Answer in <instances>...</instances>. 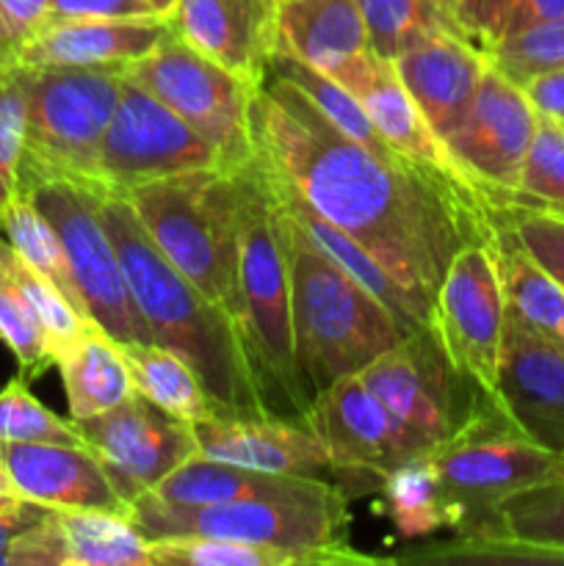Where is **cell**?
Masks as SVG:
<instances>
[{"mask_svg":"<svg viewBox=\"0 0 564 566\" xmlns=\"http://www.w3.org/2000/svg\"><path fill=\"white\" fill-rule=\"evenodd\" d=\"M556 17H564V0H520L506 33L525 25H534V22L542 20H556ZM506 33H503V36H506Z\"/></svg>","mask_w":564,"mask_h":566,"instance_id":"c3c4849f","label":"cell"},{"mask_svg":"<svg viewBox=\"0 0 564 566\" xmlns=\"http://www.w3.org/2000/svg\"><path fill=\"white\" fill-rule=\"evenodd\" d=\"M48 512L50 509L36 506L33 512H28V514H17V517H0V545H9V542H14L22 531H28L31 525H36Z\"/></svg>","mask_w":564,"mask_h":566,"instance_id":"681fc988","label":"cell"},{"mask_svg":"<svg viewBox=\"0 0 564 566\" xmlns=\"http://www.w3.org/2000/svg\"><path fill=\"white\" fill-rule=\"evenodd\" d=\"M202 457L269 475L337 481L335 468L307 423L265 415H208L194 423Z\"/></svg>","mask_w":564,"mask_h":566,"instance_id":"d6986e66","label":"cell"},{"mask_svg":"<svg viewBox=\"0 0 564 566\" xmlns=\"http://www.w3.org/2000/svg\"><path fill=\"white\" fill-rule=\"evenodd\" d=\"M357 97L359 103H363L365 114H368L370 122H374L376 133L385 138L387 147L401 153L404 158L418 160V164L424 166H431V169L442 171V175H448L451 180L462 182L464 188L476 191V186L468 180L462 166L453 160L446 138L437 136L435 127L426 122V116L420 114L418 105L412 103L407 88L401 86V81H398L390 61H382L379 70H376L374 75L359 86Z\"/></svg>","mask_w":564,"mask_h":566,"instance_id":"484cf974","label":"cell"},{"mask_svg":"<svg viewBox=\"0 0 564 566\" xmlns=\"http://www.w3.org/2000/svg\"><path fill=\"white\" fill-rule=\"evenodd\" d=\"M562 464H564V453H562Z\"/></svg>","mask_w":564,"mask_h":566,"instance_id":"db71d44e","label":"cell"},{"mask_svg":"<svg viewBox=\"0 0 564 566\" xmlns=\"http://www.w3.org/2000/svg\"><path fill=\"white\" fill-rule=\"evenodd\" d=\"M0 462L25 501L44 509H105L127 517L125 501L86 446L0 442Z\"/></svg>","mask_w":564,"mask_h":566,"instance_id":"603a6c76","label":"cell"},{"mask_svg":"<svg viewBox=\"0 0 564 566\" xmlns=\"http://www.w3.org/2000/svg\"><path fill=\"white\" fill-rule=\"evenodd\" d=\"M490 216L492 221L506 227L514 241L564 285V216L520 208V205H501L492 208Z\"/></svg>","mask_w":564,"mask_h":566,"instance_id":"b9f144b4","label":"cell"},{"mask_svg":"<svg viewBox=\"0 0 564 566\" xmlns=\"http://www.w3.org/2000/svg\"><path fill=\"white\" fill-rule=\"evenodd\" d=\"M324 484H332V481L258 473V470L238 468V464H227L197 453L186 464H180L175 473L166 475L149 495L166 503L202 506V503L243 501V497L299 495V492H313Z\"/></svg>","mask_w":564,"mask_h":566,"instance_id":"4dcf8cb0","label":"cell"},{"mask_svg":"<svg viewBox=\"0 0 564 566\" xmlns=\"http://www.w3.org/2000/svg\"><path fill=\"white\" fill-rule=\"evenodd\" d=\"M503 205L564 216V122L540 116L523 171H520L518 191Z\"/></svg>","mask_w":564,"mask_h":566,"instance_id":"74e56055","label":"cell"},{"mask_svg":"<svg viewBox=\"0 0 564 566\" xmlns=\"http://www.w3.org/2000/svg\"><path fill=\"white\" fill-rule=\"evenodd\" d=\"M518 6L520 0H459L453 20L470 42L487 50L506 33Z\"/></svg>","mask_w":564,"mask_h":566,"instance_id":"f6af8a7d","label":"cell"},{"mask_svg":"<svg viewBox=\"0 0 564 566\" xmlns=\"http://www.w3.org/2000/svg\"><path fill=\"white\" fill-rule=\"evenodd\" d=\"M429 459L453 514V534L484 531L514 492L564 475L562 453L529 440L501 401L481 409Z\"/></svg>","mask_w":564,"mask_h":566,"instance_id":"9c48e42d","label":"cell"},{"mask_svg":"<svg viewBox=\"0 0 564 566\" xmlns=\"http://www.w3.org/2000/svg\"><path fill=\"white\" fill-rule=\"evenodd\" d=\"M158 252L241 326L238 293V169L164 177L127 193Z\"/></svg>","mask_w":564,"mask_h":566,"instance_id":"5b68a950","label":"cell"},{"mask_svg":"<svg viewBox=\"0 0 564 566\" xmlns=\"http://www.w3.org/2000/svg\"><path fill=\"white\" fill-rule=\"evenodd\" d=\"M393 418L404 457H429L481 409L501 401L451 363L435 326L426 324L359 370Z\"/></svg>","mask_w":564,"mask_h":566,"instance_id":"ba28073f","label":"cell"},{"mask_svg":"<svg viewBox=\"0 0 564 566\" xmlns=\"http://www.w3.org/2000/svg\"><path fill=\"white\" fill-rule=\"evenodd\" d=\"M166 17L44 22L14 66H130L169 33ZM11 66V70H14Z\"/></svg>","mask_w":564,"mask_h":566,"instance_id":"cb8c5ba5","label":"cell"},{"mask_svg":"<svg viewBox=\"0 0 564 566\" xmlns=\"http://www.w3.org/2000/svg\"><path fill=\"white\" fill-rule=\"evenodd\" d=\"M498 398L529 440L564 453V348L506 315Z\"/></svg>","mask_w":564,"mask_h":566,"instance_id":"44dd1931","label":"cell"},{"mask_svg":"<svg viewBox=\"0 0 564 566\" xmlns=\"http://www.w3.org/2000/svg\"><path fill=\"white\" fill-rule=\"evenodd\" d=\"M390 64L437 136L448 138L468 116L490 61L464 33L435 31L401 50Z\"/></svg>","mask_w":564,"mask_h":566,"instance_id":"7402d4cb","label":"cell"},{"mask_svg":"<svg viewBox=\"0 0 564 566\" xmlns=\"http://www.w3.org/2000/svg\"><path fill=\"white\" fill-rule=\"evenodd\" d=\"M357 3L368 28L370 48L382 61H393L426 33L459 31L453 17L431 0H357Z\"/></svg>","mask_w":564,"mask_h":566,"instance_id":"8d00e7d4","label":"cell"},{"mask_svg":"<svg viewBox=\"0 0 564 566\" xmlns=\"http://www.w3.org/2000/svg\"><path fill=\"white\" fill-rule=\"evenodd\" d=\"M20 193H28L59 232L88 318L119 343H153L105 230L103 199L108 193L72 180H39Z\"/></svg>","mask_w":564,"mask_h":566,"instance_id":"30bf717a","label":"cell"},{"mask_svg":"<svg viewBox=\"0 0 564 566\" xmlns=\"http://www.w3.org/2000/svg\"><path fill=\"white\" fill-rule=\"evenodd\" d=\"M531 105L540 116L564 122V70H551L523 83Z\"/></svg>","mask_w":564,"mask_h":566,"instance_id":"7dc6e473","label":"cell"},{"mask_svg":"<svg viewBox=\"0 0 564 566\" xmlns=\"http://www.w3.org/2000/svg\"><path fill=\"white\" fill-rule=\"evenodd\" d=\"M238 293L241 335L252 368L254 392L265 418L304 423L310 401L302 390L293 354L291 269L288 238L276 199L258 160L238 166Z\"/></svg>","mask_w":564,"mask_h":566,"instance_id":"3957f363","label":"cell"},{"mask_svg":"<svg viewBox=\"0 0 564 566\" xmlns=\"http://www.w3.org/2000/svg\"><path fill=\"white\" fill-rule=\"evenodd\" d=\"M274 53L326 72L354 94L382 64L357 0H276Z\"/></svg>","mask_w":564,"mask_h":566,"instance_id":"ac0fdd59","label":"cell"},{"mask_svg":"<svg viewBox=\"0 0 564 566\" xmlns=\"http://www.w3.org/2000/svg\"><path fill=\"white\" fill-rule=\"evenodd\" d=\"M0 232H3L6 241L14 247V252L33 271L48 276L70 298L72 307H77L88 318L86 304H83L81 293H77L75 276H72L70 260H66L64 243H61L55 227L44 219V213L33 205V199L28 193H20V197L11 199L9 208L0 213Z\"/></svg>","mask_w":564,"mask_h":566,"instance_id":"836d02e7","label":"cell"},{"mask_svg":"<svg viewBox=\"0 0 564 566\" xmlns=\"http://www.w3.org/2000/svg\"><path fill=\"white\" fill-rule=\"evenodd\" d=\"M260 171H263L265 180H269V188H271V193H274V199H276V205H280L282 213H285L288 219H291L293 224H296L299 230H302L304 235L313 241L315 249H321V252H324L332 263L341 265V269L346 271L352 280H357L359 285H363L365 291L376 298V302L385 304V307L393 313V318L401 324V329L407 332V335L409 332L418 329V326L431 324V315L426 313L418 302H415L412 293H409L401 282L393 280V276L387 274V271L382 269V265L376 263V260L370 258V254L365 252L357 241H354V238H348L346 232L337 230L332 221H326L324 216L315 213V210L310 208V205H304L302 199L291 191V188L282 186L276 177H271L263 166H260Z\"/></svg>","mask_w":564,"mask_h":566,"instance_id":"d4e9b609","label":"cell"},{"mask_svg":"<svg viewBox=\"0 0 564 566\" xmlns=\"http://www.w3.org/2000/svg\"><path fill=\"white\" fill-rule=\"evenodd\" d=\"M50 0H0V72L11 70L28 39L44 25Z\"/></svg>","mask_w":564,"mask_h":566,"instance_id":"ee69618b","label":"cell"},{"mask_svg":"<svg viewBox=\"0 0 564 566\" xmlns=\"http://www.w3.org/2000/svg\"><path fill=\"white\" fill-rule=\"evenodd\" d=\"M119 346L130 370L133 390L149 403L191 426L216 412L202 379L180 354L158 343H119Z\"/></svg>","mask_w":564,"mask_h":566,"instance_id":"1f68e13d","label":"cell"},{"mask_svg":"<svg viewBox=\"0 0 564 566\" xmlns=\"http://www.w3.org/2000/svg\"><path fill=\"white\" fill-rule=\"evenodd\" d=\"M199 169H224L221 155L127 75L100 147L97 186L108 197H127L147 182Z\"/></svg>","mask_w":564,"mask_h":566,"instance_id":"7c38bea8","label":"cell"},{"mask_svg":"<svg viewBox=\"0 0 564 566\" xmlns=\"http://www.w3.org/2000/svg\"><path fill=\"white\" fill-rule=\"evenodd\" d=\"M25 158V94L17 70L0 72V213L20 197Z\"/></svg>","mask_w":564,"mask_h":566,"instance_id":"7bdbcfd3","label":"cell"},{"mask_svg":"<svg viewBox=\"0 0 564 566\" xmlns=\"http://www.w3.org/2000/svg\"><path fill=\"white\" fill-rule=\"evenodd\" d=\"M0 492H17L14 484H11V479H9V470L3 468V462H0ZM17 495H20V492H17Z\"/></svg>","mask_w":564,"mask_h":566,"instance_id":"816d5d0a","label":"cell"},{"mask_svg":"<svg viewBox=\"0 0 564 566\" xmlns=\"http://www.w3.org/2000/svg\"><path fill=\"white\" fill-rule=\"evenodd\" d=\"M282 221L291 269L293 354L302 390L313 403L337 379L368 368L407 332L385 304L315 249L285 213Z\"/></svg>","mask_w":564,"mask_h":566,"instance_id":"277c9868","label":"cell"},{"mask_svg":"<svg viewBox=\"0 0 564 566\" xmlns=\"http://www.w3.org/2000/svg\"><path fill=\"white\" fill-rule=\"evenodd\" d=\"M0 442H66L83 446L72 420L44 407L22 376L0 387Z\"/></svg>","mask_w":564,"mask_h":566,"instance_id":"ab89813d","label":"cell"},{"mask_svg":"<svg viewBox=\"0 0 564 566\" xmlns=\"http://www.w3.org/2000/svg\"><path fill=\"white\" fill-rule=\"evenodd\" d=\"M55 368L64 381L70 420H86L108 412L136 392L119 340H114L97 324L83 329L55 357Z\"/></svg>","mask_w":564,"mask_h":566,"instance_id":"4316f807","label":"cell"},{"mask_svg":"<svg viewBox=\"0 0 564 566\" xmlns=\"http://www.w3.org/2000/svg\"><path fill=\"white\" fill-rule=\"evenodd\" d=\"M147 3L153 6V9L158 11L160 17H166V14H169V11H171V6L177 3V0H147Z\"/></svg>","mask_w":564,"mask_h":566,"instance_id":"f907efd6","label":"cell"},{"mask_svg":"<svg viewBox=\"0 0 564 566\" xmlns=\"http://www.w3.org/2000/svg\"><path fill=\"white\" fill-rule=\"evenodd\" d=\"M492 227L506 315L542 340L564 348V285L514 241L506 227L498 221H492Z\"/></svg>","mask_w":564,"mask_h":566,"instance_id":"f546056e","label":"cell"},{"mask_svg":"<svg viewBox=\"0 0 564 566\" xmlns=\"http://www.w3.org/2000/svg\"><path fill=\"white\" fill-rule=\"evenodd\" d=\"M0 343L17 359V368L25 381L36 379L48 368H55L42 326L33 318L31 307L3 269H0Z\"/></svg>","mask_w":564,"mask_h":566,"instance_id":"60d3db41","label":"cell"},{"mask_svg":"<svg viewBox=\"0 0 564 566\" xmlns=\"http://www.w3.org/2000/svg\"><path fill=\"white\" fill-rule=\"evenodd\" d=\"M536 125L540 114L525 88L498 66L487 64L468 116L446 144L490 208H498L518 191Z\"/></svg>","mask_w":564,"mask_h":566,"instance_id":"9a60e30c","label":"cell"},{"mask_svg":"<svg viewBox=\"0 0 564 566\" xmlns=\"http://www.w3.org/2000/svg\"><path fill=\"white\" fill-rule=\"evenodd\" d=\"M431 3H435V6H440V9L446 11V14H451V17H453V11H457L459 0H431ZM453 22H457V20H453Z\"/></svg>","mask_w":564,"mask_h":566,"instance_id":"f5cc1de1","label":"cell"},{"mask_svg":"<svg viewBox=\"0 0 564 566\" xmlns=\"http://www.w3.org/2000/svg\"><path fill=\"white\" fill-rule=\"evenodd\" d=\"M72 423L125 506L149 495L166 475L199 453L194 426L171 418L138 392L108 412Z\"/></svg>","mask_w":564,"mask_h":566,"instance_id":"5bb4252c","label":"cell"},{"mask_svg":"<svg viewBox=\"0 0 564 566\" xmlns=\"http://www.w3.org/2000/svg\"><path fill=\"white\" fill-rule=\"evenodd\" d=\"M348 501L352 497L337 484H324L299 495L243 497L202 506H182L144 495L127 506V520L147 542L164 536H213L291 551H321L346 547V531L352 523Z\"/></svg>","mask_w":564,"mask_h":566,"instance_id":"52a82bcc","label":"cell"},{"mask_svg":"<svg viewBox=\"0 0 564 566\" xmlns=\"http://www.w3.org/2000/svg\"><path fill=\"white\" fill-rule=\"evenodd\" d=\"M59 566H153L149 542L119 512L50 509Z\"/></svg>","mask_w":564,"mask_h":566,"instance_id":"f1b7e54d","label":"cell"},{"mask_svg":"<svg viewBox=\"0 0 564 566\" xmlns=\"http://www.w3.org/2000/svg\"><path fill=\"white\" fill-rule=\"evenodd\" d=\"M166 20L188 48L249 86H263L276 42V0H177Z\"/></svg>","mask_w":564,"mask_h":566,"instance_id":"ffe728a7","label":"cell"},{"mask_svg":"<svg viewBox=\"0 0 564 566\" xmlns=\"http://www.w3.org/2000/svg\"><path fill=\"white\" fill-rule=\"evenodd\" d=\"M127 75L191 125L221 155L224 169H238L254 158L252 103L258 88L205 59L171 31L158 48L127 66Z\"/></svg>","mask_w":564,"mask_h":566,"instance_id":"8fae6325","label":"cell"},{"mask_svg":"<svg viewBox=\"0 0 564 566\" xmlns=\"http://www.w3.org/2000/svg\"><path fill=\"white\" fill-rule=\"evenodd\" d=\"M14 70L25 94V158L20 191L39 180H72L100 188V147L119 103L127 66Z\"/></svg>","mask_w":564,"mask_h":566,"instance_id":"8992f818","label":"cell"},{"mask_svg":"<svg viewBox=\"0 0 564 566\" xmlns=\"http://www.w3.org/2000/svg\"><path fill=\"white\" fill-rule=\"evenodd\" d=\"M407 564H564V475L542 481L495 509L484 531L412 547Z\"/></svg>","mask_w":564,"mask_h":566,"instance_id":"e0dca14e","label":"cell"},{"mask_svg":"<svg viewBox=\"0 0 564 566\" xmlns=\"http://www.w3.org/2000/svg\"><path fill=\"white\" fill-rule=\"evenodd\" d=\"M153 566H374L393 564V558L365 556L352 547H321V551H291V547L252 545L213 536H164L149 539Z\"/></svg>","mask_w":564,"mask_h":566,"instance_id":"83f0119b","label":"cell"},{"mask_svg":"<svg viewBox=\"0 0 564 566\" xmlns=\"http://www.w3.org/2000/svg\"><path fill=\"white\" fill-rule=\"evenodd\" d=\"M269 75L282 77L293 88H299L307 97V103L332 127H337L343 136L354 138V142L365 144V147H387L385 138L376 133L370 116L365 114L357 94L343 86V83H337L335 77L326 75V72H318L315 66L304 64V61L293 59V55L274 53L269 61Z\"/></svg>","mask_w":564,"mask_h":566,"instance_id":"e575fe53","label":"cell"},{"mask_svg":"<svg viewBox=\"0 0 564 566\" xmlns=\"http://www.w3.org/2000/svg\"><path fill=\"white\" fill-rule=\"evenodd\" d=\"M379 492L398 534L407 539H424L440 528H453V514L429 457L398 464L385 475Z\"/></svg>","mask_w":564,"mask_h":566,"instance_id":"d6a6232c","label":"cell"},{"mask_svg":"<svg viewBox=\"0 0 564 566\" xmlns=\"http://www.w3.org/2000/svg\"><path fill=\"white\" fill-rule=\"evenodd\" d=\"M0 269H3L6 276L14 282L17 291L22 293V298H25L28 307H31L33 318L42 326L44 337H48L50 343V352H53V359L59 357L83 329H88V326L94 324V321L86 318L81 310L72 307L70 298H66L48 276L33 271L31 265L14 252V247L3 238V232H0Z\"/></svg>","mask_w":564,"mask_h":566,"instance_id":"d590c367","label":"cell"},{"mask_svg":"<svg viewBox=\"0 0 564 566\" xmlns=\"http://www.w3.org/2000/svg\"><path fill=\"white\" fill-rule=\"evenodd\" d=\"M252 136L254 160L354 238L429 315L453 254L495 238L479 193L393 147L343 136L282 77L265 75L254 94Z\"/></svg>","mask_w":564,"mask_h":566,"instance_id":"6da1fadb","label":"cell"},{"mask_svg":"<svg viewBox=\"0 0 564 566\" xmlns=\"http://www.w3.org/2000/svg\"><path fill=\"white\" fill-rule=\"evenodd\" d=\"M155 14H158V11H155L147 0H50L44 22L127 20V17H155Z\"/></svg>","mask_w":564,"mask_h":566,"instance_id":"bcb514c9","label":"cell"},{"mask_svg":"<svg viewBox=\"0 0 564 566\" xmlns=\"http://www.w3.org/2000/svg\"><path fill=\"white\" fill-rule=\"evenodd\" d=\"M304 423L324 446L348 497L379 492L385 475L407 462L393 418L359 374L315 396Z\"/></svg>","mask_w":564,"mask_h":566,"instance_id":"2e32d148","label":"cell"},{"mask_svg":"<svg viewBox=\"0 0 564 566\" xmlns=\"http://www.w3.org/2000/svg\"><path fill=\"white\" fill-rule=\"evenodd\" d=\"M431 326L451 363L498 396L506 302L498 274L495 238L470 243L453 254L437 287Z\"/></svg>","mask_w":564,"mask_h":566,"instance_id":"4fadbf2b","label":"cell"},{"mask_svg":"<svg viewBox=\"0 0 564 566\" xmlns=\"http://www.w3.org/2000/svg\"><path fill=\"white\" fill-rule=\"evenodd\" d=\"M103 221L153 343L197 370L219 415H263L238 321L158 252L125 197L103 199Z\"/></svg>","mask_w":564,"mask_h":566,"instance_id":"7a4b0ae2","label":"cell"},{"mask_svg":"<svg viewBox=\"0 0 564 566\" xmlns=\"http://www.w3.org/2000/svg\"><path fill=\"white\" fill-rule=\"evenodd\" d=\"M484 53L492 66L520 86L542 72L564 70V17L509 31Z\"/></svg>","mask_w":564,"mask_h":566,"instance_id":"f35d334b","label":"cell"}]
</instances>
